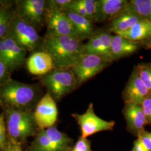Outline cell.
<instances>
[{
    "mask_svg": "<svg viewBox=\"0 0 151 151\" xmlns=\"http://www.w3.org/2000/svg\"><path fill=\"white\" fill-rule=\"evenodd\" d=\"M84 43L78 38L64 35H45L40 50L52 58L55 69H70L83 54Z\"/></svg>",
    "mask_w": 151,
    "mask_h": 151,
    "instance_id": "6da1fadb",
    "label": "cell"
},
{
    "mask_svg": "<svg viewBox=\"0 0 151 151\" xmlns=\"http://www.w3.org/2000/svg\"><path fill=\"white\" fill-rule=\"evenodd\" d=\"M39 87L12 78L0 86V106L2 109L33 111L40 100Z\"/></svg>",
    "mask_w": 151,
    "mask_h": 151,
    "instance_id": "7a4b0ae2",
    "label": "cell"
},
{
    "mask_svg": "<svg viewBox=\"0 0 151 151\" xmlns=\"http://www.w3.org/2000/svg\"><path fill=\"white\" fill-rule=\"evenodd\" d=\"M2 110L8 137L22 145L29 137L37 134L39 129L35 120L34 111L10 109Z\"/></svg>",
    "mask_w": 151,
    "mask_h": 151,
    "instance_id": "3957f363",
    "label": "cell"
},
{
    "mask_svg": "<svg viewBox=\"0 0 151 151\" xmlns=\"http://www.w3.org/2000/svg\"><path fill=\"white\" fill-rule=\"evenodd\" d=\"M40 82L55 101H60L77 88L75 76L70 69H54L40 76Z\"/></svg>",
    "mask_w": 151,
    "mask_h": 151,
    "instance_id": "277c9868",
    "label": "cell"
},
{
    "mask_svg": "<svg viewBox=\"0 0 151 151\" xmlns=\"http://www.w3.org/2000/svg\"><path fill=\"white\" fill-rule=\"evenodd\" d=\"M7 35L27 52L34 53L40 50L43 38L35 27L15 14Z\"/></svg>",
    "mask_w": 151,
    "mask_h": 151,
    "instance_id": "5b68a950",
    "label": "cell"
},
{
    "mask_svg": "<svg viewBox=\"0 0 151 151\" xmlns=\"http://www.w3.org/2000/svg\"><path fill=\"white\" fill-rule=\"evenodd\" d=\"M112 63L110 60L99 55L83 54L70 68L75 76L77 87L97 75Z\"/></svg>",
    "mask_w": 151,
    "mask_h": 151,
    "instance_id": "8992f818",
    "label": "cell"
},
{
    "mask_svg": "<svg viewBox=\"0 0 151 151\" xmlns=\"http://www.w3.org/2000/svg\"><path fill=\"white\" fill-rule=\"evenodd\" d=\"M47 1H14V14L38 30L45 24Z\"/></svg>",
    "mask_w": 151,
    "mask_h": 151,
    "instance_id": "52a82bcc",
    "label": "cell"
},
{
    "mask_svg": "<svg viewBox=\"0 0 151 151\" xmlns=\"http://www.w3.org/2000/svg\"><path fill=\"white\" fill-rule=\"evenodd\" d=\"M45 25L46 35L70 36L80 39L73 24L65 11L51 4L49 1H47Z\"/></svg>",
    "mask_w": 151,
    "mask_h": 151,
    "instance_id": "ba28073f",
    "label": "cell"
},
{
    "mask_svg": "<svg viewBox=\"0 0 151 151\" xmlns=\"http://www.w3.org/2000/svg\"><path fill=\"white\" fill-rule=\"evenodd\" d=\"M71 115L80 125L81 137L83 138L100 132L111 130L115 124L113 120L106 121L98 117L94 112L92 103L89 104L85 113L72 114Z\"/></svg>",
    "mask_w": 151,
    "mask_h": 151,
    "instance_id": "9c48e42d",
    "label": "cell"
},
{
    "mask_svg": "<svg viewBox=\"0 0 151 151\" xmlns=\"http://www.w3.org/2000/svg\"><path fill=\"white\" fill-rule=\"evenodd\" d=\"M58 114L55 101L48 92H47L39 101L34 111L39 129H47L54 126L57 120Z\"/></svg>",
    "mask_w": 151,
    "mask_h": 151,
    "instance_id": "30bf717a",
    "label": "cell"
},
{
    "mask_svg": "<svg viewBox=\"0 0 151 151\" xmlns=\"http://www.w3.org/2000/svg\"><path fill=\"white\" fill-rule=\"evenodd\" d=\"M113 35L102 29L95 30L84 44L83 54H94L104 57L113 62L111 57V45Z\"/></svg>",
    "mask_w": 151,
    "mask_h": 151,
    "instance_id": "8fae6325",
    "label": "cell"
},
{
    "mask_svg": "<svg viewBox=\"0 0 151 151\" xmlns=\"http://www.w3.org/2000/svg\"><path fill=\"white\" fill-rule=\"evenodd\" d=\"M150 95V92L140 78L138 68L135 65L122 93L124 103H135L142 105Z\"/></svg>",
    "mask_w": 151,
    "mask_h": 151,
    "instance_id": "7c38bea8",
    "label": "cell"
},
{
    "mask_svg": "<svg viewBox=\"0 0 151 151\" xmlns=\"http://www.w3.org/2000/svg\"><path fill=\"white\" fill-rule=\"evenodd\" d=\"M123 113L128 129L137 136L147 124L142 105L135 103H125Z\"/></svg>",
    "mask_w": 151,
    "mask_h": 151,
    "instance_id": "4fadbf2b",
    "label": "cell"
},
{
    "mask_svg": "<svg viewBox=\"0 0 151 151\" xmlns=\"http://www.w3.org/2000/svg\"><path fill=\"white\" fill-rule=\"evenodd\" d=\"M28 71L33 75L42 76L55 69L52 58L42 50L32 53L26 62Z\"/></svg>",
    "mask_w": 151,
    "mask_h": 151,
    "instance_id": "5bb4252c",
    "label": "cell"
},
{
    "mask_svg": "<svg viewBox=\"0 0 151 151\" xmlns=\"http://www.w3.org/2000/svg\"><path fill=\"white\" fill-rule=\"evenodd\" d=\"M6 46L7 62L6 65L12 72L17 70L26 64L27 51L22 48L9 35L3 38Z\"/></svg>",
    "mask_w": 151,
    "mask_h": 151,
    "instance_id": "9a60e30c",
    "label": "cell"
},
{
    "mask_svg": "<svg viewBox=\"0 0 151 151\" xmlns=\"http://www.w3.org/2000/svg\"><path fill=\"white\" fill-rule=\"evenodd\" d=\"M140 47L141 44L128 40L119 35H113L111 45V57L115 61L135 53Z\"/></svg>",
    "mask_w": 151,
    "mask_h": 151,
    "instance_id": "2e32d148",
    "label": "cell"
},
{
    "mask_svg": "<svg viewBox=\"0 0 151 151\" xmlns=\"http://www.w3.org/2000/svg\"><path fill=\"white\" fill-rule=\"evenodd\" d=\"M144 19L127 8L119 15L111 20L109 26V32L119 35L128 30L137 22Z\"/></svg>",
    "mask_w": 151,
    "mask_h": 151,
    "instance_id": "e0dca14e",
    "label": "cell"
},
{
    "mask_svg": "<svg viewBox=\"0 0 151 151\" xmlns=\"http://www.w3.org/2000/svg\"><path fill=\"white\" fill-rule=\"evenodd\" d=\"M128 0H99V22L111 21L129 5Z\"/></svg>",
    "mask_w": 151,
    "mask_h": 151,
    "instance_id": "ac0fdd59",
    "label": "cell"
},
{
    "mask_svg": "<svg viewBox=\"0 0 151 151\" xmlns=\"http://www.w3.org/2000/svg\"><path fill=\"white\" fill-rule=\"evenodd\" d=\"M119 35L131 41L139 43L142 46L151 37V23L147 19H143L128 30Z\"/></svg>",
    "mask_w": 151,
    "mask_h": 151,
    "instance_id": "d6986e66",
    "label": "cell"
},
{
    "mask_svg": "<svg viewBox=\"0 0 151 151\" xmlns=\"http://www.w3.org/2000/svg\"><path fill=\"white\" fill-rule=\"evenodd\" d=\"M64 11L73 24L80 39L83 41L90 38L95 31L93 25V22L86 17L81 16L72 11L67 10Z\"/></svg>",
    "mask_w": 151,
    "mask_h": 151,
    "instance_id": "ffe728a7",
    "label": "cell"
},
{
    "mask_svg": "<svg viewBox=\"0 0 151 151\" xmlns=\"http://www.w3.org/2000/svg\"><path fill=\"white\" fill-rule=\"evenodd\" d=\"M44 130L55 151H70L72 140L68 136L54 126Z\"/></svg>",
    "mask_w": 151,
    "mask_h": 151,
    "instance_id": "44dd1931",
    "label": "cell"
},
{
    "mask_svg": "<svg viewBox=\"0 0 151 151\" xmlns=\"http://www.w3.org/2000/svg\"><path fill=\"white\" fill-rule=\"evenodd\" d=\"M14 1L11 4L0 9V39L8 34L11 22L14 16Z\"/></svg>",
    "mask_w": 151,
    "mask_h": 151,
    "instance_id": "7402d4cb",
    "label": "cell"
},
{
    "mask_svg": "<svg viewBox=\"0 0 151 151\" xmlns=\"http://www.w3.org/2000/svg\"><path fill=\"white\" fill-rule=\"evenodd\" d=\"M27 151H55L44 130H39Z\"/></svg>",
    "mask_w": 151,
    "mask_h": 151,
    "instance_id": "603a6c76",
    "label": "cell"
},
{
    "mask_svg": "<svg viewBox=\"0 0 151 151\" xmlns=\"http://www.w3.org/2000/svg\"><path fill=\"white\" fill-rule=\"evenodd\" d=\"M127 8L144 19L151 18V0H131Z\"/></svg>",
    "mask_w": 151,
    "mask_h": 151,
    "instance_id": "cb8c5ba5",
    "label": "cell"
},
{
    "mask_svg": "<svg viewBox=\"0 0 151 151\" xmlns=\"http://www.w3.org/2000/svg\"><path fill=\"white\" fill-rule=\"evenodd\" d=\"M140 78L151 94V62L137 65Z\"/></svg>",
    "mask_w": 151,
    "mask_h": 151,
    "instance_id": "d4e9b609",
    "label": "cell"
},
{
    "mask_svg": "<svg viewBox=\"0 0 151 151\" xmlns=\"http://www.w3.org/2000/svg\"><path fill=\"white\" fill-rule=\"evenodd\" d=\"M87 14L93 22H99V0H80Z\"/></svg>",
    "mask_w": 151,
    "mask_h": 151,
    "instance_id": "484cf974",
    "label": "cell"
},
{
    "mask_svg": "<svg viewBox=\"0 0 151 151\" xmlns=\"http://www.w3.org/2000/svg\"><path fill=\"white\" fill-rule=\"evenodd\" d=\"M7 139V133L6 126L5 115L3 113L0 114V151L4 148Z\"/></svg>",
    "mask_w": 151,
    "mask_h": 151,
    "instance_id": "4316f807",
    "label": "cell"
},
{
    "mask_svg": "<svg viewBox=\"0 0 151 151\" xmlns=\"http://www.w3.org/2000/svg\"><path fill=\"white\" fill-rule=\"evenodd\" d=\"M138 140L149 151H151V133L146 130H142L137 135Z\"/></svg>",
    "mask_w": 151,
    "mask_h": 151,
    "instance_id": "83f0119b",
    "label": "cell"
},
{
    "mask_svg": "<svg viewBox=\"0 0 151 151\" xmlns=\"http://www.w3.org/2000/svg\"><path fill=\"white\" fill-rule=\"evenodd\" d=\"M12 73L8 66L0 60V86L11 79Z\"/></svg>",
    "mask_w": 151,
    "mask_h": 151,
    "instance_id": "f1b7e54d",
    "label": "cell"
},
{
    "mask_svg": "<svg viewBox=\"0 0 151 151\" xmlns=\"http://www.w3.org/2000/svg\"><path fill=\"white\" fill-rule=\"evenodd\" d=\"M70 151H92L90 141L81 137Z\"/></svg>",
    "mask_w": 151,
    "mask_h": 151,
    "instance_id": "f546056e",
    "label": "cell"
},
{
    "mask_svg": "<svg viewBox=\"0 0 151 151\" xmlns=\"http://www.w3.org/2000/svg\"><path fill=\"white\" fill-rule=\"evenodd\" d=\"M147 124L151 125V94L146 98L142 104Z\"/></svg>",
    "mask_w": 151,
    "mask_h": 151,
    "instance_id": "4dcf8cb0",
    "label": "cell"
},
{
    "mask_svg": "<svg viewBox=\"0 0 151 151\" xmlns=\"http://www.w3.org/2000/svg\"><path fill=\"white\" fill-rule=\"evenodd\" d=\"M2 151H23L22 145L7 136L5 146Z\"/></svg>",
    "mask_w": 151,
    "mask_h": 151,
    "instance_id": "1f68e13d",
    "label": "cell"
},
{
    "mask_svg": "<svg viewBox=\"0 0 151 151\" xmlns=\"http://www.w3.org/2000/svg\"><path fill=\"white\" fill-rule=\"evenodd\" d=\"M72 0H50L51 4L62 10H67Z\"/></svg>",
    "mask_w": 151,
    "mask_h": 151,
    "instance_id": "d6a6232c",
    "label": "cell"
},
{
    "mask_svg": "<svg viewBox=\"0 0 151 151\" xmlns=\"http://www.w3.org/2000/svg\"><path fill=\"white\" fill-rule=\"evenodd\" d=\"M132 151H149L142 145L138 139L135 140L134 143L133 150Z\"/></svg>",
    "mask_w": 151,
    "mask_h": 151,
    "instance_id": "836d02e7",
    "label": "cell"
},
{
    "mask_svg": "<svg viewBox=\"0 0 151 151\" xmlns=\"http://www.w3.org/2000/svg\"><path fill=\"white\" fill-rule=\"evenodd\" d=\"M148 20L150 22L151 24V18L148 19ZM142 47L147 49H151V35L150 38H149L148 40H147L146 42L142 44Z\"/></svg>",
    "mask_w": 151,
    "mask_h": 151,
    "instance_id": "e575fe53",
    "label": "cell"
},
{
    "mask_svg": "<svg viewBox=\"0 0 151 151\" xmlns=\"http://www.w3.org/2000/svg\"><path fill=\"white\" fill-rule=\"evenodd\" d=\"M13 1H1L0 0V9L6 6L11 4Z\"/></svg>",
    "mask_w": 151,
    "mask_h": 151,
    "instance_id": "d590c367",
    "label": "cell"
}]
</instances>
